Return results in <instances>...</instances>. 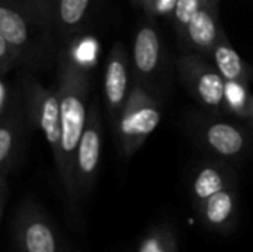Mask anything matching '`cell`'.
Masks as SVG:
<instances>
[{"label": "cell", "instance_id": "cell-11", "mask_svg": "<svg viewBox=\"0 0 253 252\" xmlns=\"http://www.w3.org/2000/svg\"><path fill=\"white\" fill-rule=\"evenodd\" d=\"M133 86L132 61H129L127 52L120 42H114L105 71H104V100L110 117L111 126H114L123 111V107L129 98Z\"/></svg>", "mask_w": 253, "mask_h": 252}, {"label": "cell", "instance_id": "cell-8", "mask_svg": "<svg viewBox=\"0 0 253 252\" xmlns=\"http://www.w3.org/2000/svg\"><path fill=\"white\" fill-rule=\"evenodd\" d=\"M30 125L19 85L16 100L0 117V177L9 178L21 168L25 156V135Z\"/></svg>", "mask_w": 253, "mask_h": 252}, {"label": "cell", "instance_id": "cell-26", "mask_svg": "<svg viewBox=\"0 0 253 252\" xmlns=\"http://www.w3.org/2000/svg\"><path fill=\"white\" fill-rule=\"evenodd\" d=\"M216 1H219V0H216Z\"/></svg>", "mask_w": 253, "mask_h": 252}, {"label": "cell", "instance_id": "cell-9", "mask_svg": "<svg viewBox=\"0 0 253 252\" xmlns=\"http://www.w3.org/2000/svg\"><path fill=\"white\" fill-rule=\"evenodd\" d=\"M102 150V119L96 104L87 111L86 126L79 144L76 160V192L79 202L90 195L99 172Z\"/></svg>", "mask_w": 253, "mask_h": 252}, {"label": "cell", "instance_id": "cell-2", "mask_svg": "<svg viewBox=\"0 0 253 252\" xmlns=\"http://www.w3.org/2000/svg\"><path fill=\"white\" fill-rule=\"evenodd\" d=\"M188 134L208 157L237 165L249 157L253 138L249 129L215 113H191L187 119Z\"/></svg>", "mask_w": 253, "mask_h": 252}, {"label": "cell", "instance_id": "cell-13", "mask_svg": "<svg viewBox=\"0 0 253 252\" xmlns=\"http://www.w3.org/2000/svg\"><path fill=\"white\" fill-rule=\"evenodd\" d=\"M200 223L211 232L228 233L239 220V187L225 189L194 205Z\"/></svg>", "mask_w": 253, "mask_h": 252}, {"label": "cell", "instance_id": "cell-3", "mask_svg": "<svg viewBox=\"0 0 253 252\" xmlns=\"http://www.w3.org/2000/svg\"><path fill=\"white\" fill-rule=\"evenodd\" d=\"M162 120L159 100L141 83L133 82L123 111L113 126L120 156L132 157Z\"/></svg>", "mask_w": 253, "mask_h": 252}, {"label": "cell", "instance_id": "cell-14", "mask_svg": "<svg viewBox=\"0 0 253 252\" xmlns=\"http://www.w3.org/2000/svg\"><path fill=\"white\" fill-rule=\"evenodd\" d=\"M224 31L218 16V1H208L179 36L193 52L209 58Z\"/></svg>", "mask_w": 253, "mask_h": 252}, {"label": "cell", "instance_id": "cell-12", "mask_svg": "<svg viewBox=\"0 0 253 252\" xmlns=\"http://www.w3.org/2000/svg\"><path fill=\"white\" fill-rule=\"evenodd\" d=\"M231 187H239L236 165L212 157L200 162L193 169L188 181V193L193 206Z\"/></svg>", "mask_w": 253, "mask_h": 252}, {"label": "cell", "instance_id": "cell-23", "mask_svg": "<svg viewBox=\"0 0 253 252\" xmlns=\"http://www.w3.org/2000/svg\"><path fill=\"white\" fill-rule=\"evenodd\" d=\"M132 3H133V4H136V6H142L144 0H132Z\"/></svg>", "mask_w": 253, "mask_h": 252}, {"label": "cell", "instance_id": "cell-5", "mask_svg": "<svg viewBox=\"0 0 253 252\" xmlns=\"http://www.w3.org/2000/svg\"><path fill=\"white\" fill-rule=\"evenodd\" d=\"M10 235L16 252H71L50 215L30 198L16 206Z\"/></svg>", "mask_w": 253, "mask_h": 252}, {"label": "cell", "instance_id": "cell-22", "mask_svg": "<svg viewBox=\"0 0 253 252\" xmlns=\"http://www.w3.org/2000/svg\"><path fill=\"white\" fill-rule=\"evenodd\" d=\"M9 196H10L9 178L7 177H0V218L4 217V211H6Z\"/></svg>", "mask_w": 253, "mask_h": 252}, {"label": "cell", "instance_id": "cell-24", "mask_svg": "<svg viewBox=\"0 0 253 252\" xmlns=\"http://www.w3.org/2000/svg\"><path fill=\"white\" fill-rule=\"evenodd\" d=\"M249 123H251V128H252V131H253V111H252V117H251Z\"/></svg>", "mask_w": 253, "mask_h": 252}, {"label": "cell", "instance_id": "cell-25", "mask_svg": "<svg viewBox=\"0 0 253 252\" xmlns=\"http://www.w3.org/2000/svg\"><path fill=\"white\" fill-rule=\"evenodd\" d=\"M0 1H6V0H0Z\"/></svg>", "mask_w": 253, "mask_h": 252}, {"label": "cell", "instance_id": "cell-15", "mask_svg": "<svg viewBox=\"0 0 253 252\" xmlns=\"http://www.w3.org/2000/svg\"><path fill=\"white\" fill-rule=\"evenodd\" d=\"M93 0H53L58 40L67 43L86 27Z\"/></svg>", "mask_w": 253, "mask_h": 252}, {"label": "cell", "instance_id": "cell-19", "mask_svg": "<svg viewBox=\"0 0 253 252\" xmlns=\"http://www.w3.org/2000/svg\"><path fill=\"white\" fill-rule=\"evenodd\" d=\"M208 1H216V0H178L176 7H175L173 15H172L170 19L173 21V25H175V28H176V31L179 34L185 30V27L188 25L191 18Z\"/></svg>", "mask_w": 253, "mask_h": 252}, {"label": "cell", "instance_id": "cell-18", "mask_svg": "<svg viewBox=\"0 0 253 252\" xmlns=\"http://www.w3.org/2000/svg\"><path fill=\"white\" fill-rule=\"evenodd\" d=\"M225 107L227 113H231L236 117L249 122L253 111V95L249 92V85L227 82Z\"/></svg>", "mask_w": 253, "mask_h": 252}, {"label": "cell", "instance_id": "cell-10", "mask_svg": "<svg viewBox=\"0 0 253 252\" xmlns=\"http://www.w3.org/2000/svg\"><path fill=\"white\" fill-rule=\"evenodd\" d=\"M150 19L139 25L132 46V71L133 82L145 86L154 94V85L165 65V49L162 37Z\"/></svg>", "mask_w": 253, "mask_h": 252}, {"label": "cell", "instance_id": "cell-20", "mask_svg": "<svg viewBox=\"0 0 253 252\" xmlns=\"http://www.w3.org/2000/svg\"><path fill=\"white\" fill-rule=\"evenodd\" d=\"M15 68H21L19 55L16 49L0 36V74L7 76Z\"/></svg>", "mask_w": 253, "mask_h": 252}, {"label": "cell", "instance_id": "cell-6", "mask_svg": "<svg viewBox=\"0 0 253 252\" xmlns=\"http://www.w3.org/2000/svg\"><path fill=\"white\" fill-rule=\"evenodd\" d=\"M25 111L30 129H39L47 141L53 160L61 153V104L56 89L43 86L39 79L28 70L19 77Z\"/></svg>", "mask_w": 253, "mask_h": 252}, {"label": "cell", "instance_id": "cell-4", "mask_svg": "<svg viewBox=\"0 0 253 252\" xmlns=\"http://www.w3.org/2000/svg\"><path fill=\"white\" fill-rule=\"evenodd\" d=\"M0 36L18 52L21 68L34 70L50 62L59 40L33 27L22 12L7 1H0Z\"/></svg>", "mask_w": 253, "mask_h": 252}, {"label": "cell", "instance_id": "cell-7", "mask_svg": "<svg viewBox=\"0 0 253 252\" xmlns=\"http://www.w3.org/2000/svg\"><path fill=\"white\" fill-rule=\"evenodd\" d=\"M178 74L191 97L208 111L225 114L227 80L213 64L203 59V55L190 52L176 59Z\"/></svg>", "mask_w": 253, "mask_h": 252}, {"label": "cell", "instance_id": "cell-16", "mask_svg": "<svg viewBox=\"0 0 253 252\" xmlns=\"http://www.w3.org/2000/svg\"><path fill=\"white\" fill-rule=\"evenodd\" d=\"M209 58L227 82L249 85L252 80L253 68L245 62V59L233 48L225 31L221 34Z\"/></svg>", "mask_w": 253, "mask_h": 252}, {"label": "cell", "instance_id": "cell-17", "mask_svg": "<svg viewBox=\"0 0 253 252\" xmlns=\"http://www.w3.org/2000/svg\"><path fill=\"white\" fill-rule=\"evenodd\" d=\"M135 252H179L178 235L170 224L159 223L142 236Z\"/></svg>", "mask_w": 253, "mask_h": 252}, {"label": "cell", "instance_id": "cell-1", "mask_svg": "<svg viewBox=\"0 0 253 252\" xmlns=\"http://www.w3.org/2000/svg\"><path fill=\"white\" fill-rule=\"evenodd\" d=\"M58 56L59 65L55 89L61 104V153L55 166L71 211H76L79 205L76 192V160L87 120L90 77L89 65L83 64L67 43L65 49Z\"/></svg>", "mask_w": 253, "mask_h": 252}, {"label": "cell", "instance_id": "cell-21", "mask_svg": "<svg viewBox=\"0 0 253 252\" xmlns=\"http://www.w3.org/2000/svg\"><path fill=\"white\" fill-rule=\"evenodd\" d=\"M178 0H144L142 9L148 19L156 18H172Z\"/></svg>", "mask_w": 253, "mask_h": 252}]
</instances>
